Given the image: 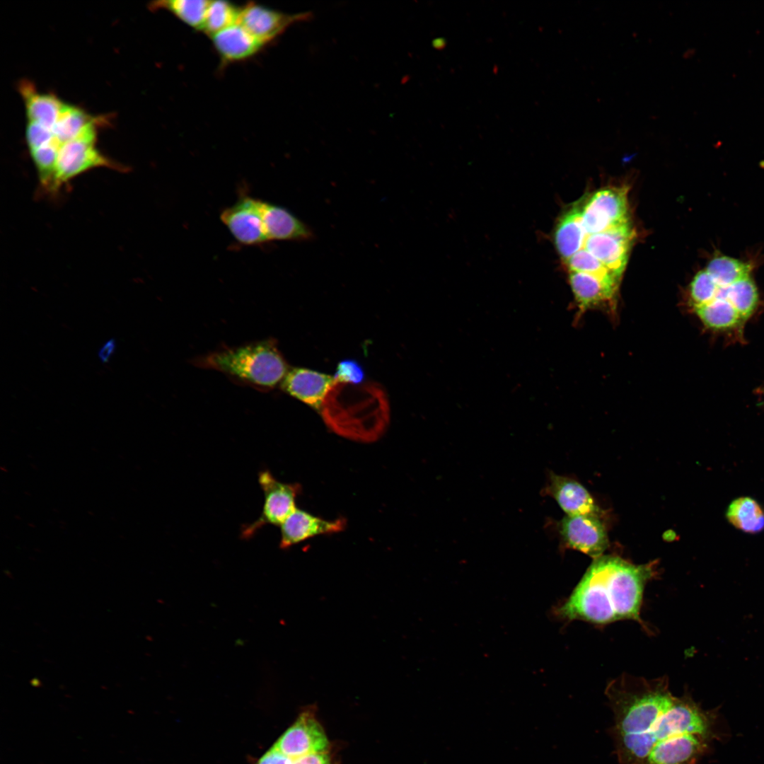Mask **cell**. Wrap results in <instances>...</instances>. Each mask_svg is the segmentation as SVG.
I'll return each mask as SVG.
<instances>
[{"label":"cell","mask_w":764,"mask_h":764,"mask_svg":"<svg viewBox=\"0 0 764 764\" xmlns=\"http://www.w3.org/2000/svg\"><path fill=\"white\" fill-rule=\"evenodd\" d=\"M716 719L714 710H703L689 695L675 696L646 735L615 746L618 762L641 764L656 743L680 734H700L712 741L718 738L714 729Z\"/></svg>","instance_id":"obj_5"},{"label":"cell","mask_w":764,"mask_h":764,"mask_svg":"<svg viewBox=\"0 0 764 764\" xmlns=\"http://www.w3.org/2000/svg\"><path fill=\"white\" fill-rule=\"evenodd\" d=\"M294 760L273 746L255 764H293Z\"/></svg>","instance_id":"obj_32"},{"label":"cell","mask_w":764,"mask_h":764,"mask_svg":"<svg viewBox=\"0 0 764 764\" xmlns=\"http://www.w3.org/2000/svg\"><path fill=\"white\" fill-rule=\"evenodd\" d=\"M581 220L586 234L602 232L629 221L627 187L603 188L585 202H581Z\"/></svg>","instance_id":"obj_8"},{"label":"cell","mask_w":764,"mask_h":764,"mask_svg":"<svg viewBox=\"0 0 764 764\" xmlns=\"http://www.w3.org/2000/svg\"><path fill=\"white\" fill-rule=\"evenodd\" d=\"M25 138L29 151L54 141H59L52 129L37 122L29 121L25 130Z\"/></svg>","instance_id":"obj_31"},{"label":"cell","mask_w":764,"mask_h":764,"mask_svg":"<svg viewBox=\"0 0 764 764\" xmlns=\"http://www.w3.org/2000/svg\"><path fill=\"white\" fill-rule=\"evenodd\" d=\"M241 8L225 1H209L202 30L210 36L239 21Z\"/></svg>","instance_id":"obj_28"},{"label":"cell","mask_w":764,"mask_h":764,"mask_svg":"<svg viewBox=\"0 0 764 764\" xmlns=\"http://www.w3.org/2000/svg\"><path fill=\"white\" fill-rule=\"evenodd\" d=\"M18 91L24 100L29 122L52 129L64 104L52 93H42L28 81H21Z\"/></svg>","instance_id":"obj_21"},{"label":"cell","mask_w":764,"mask_h":764,"mask_svg":"<svg viewBox=\"0 0 764 764\" xmlns=\"http://www.w3.org/2000/svg\"><path fill=\"white\" fill-rule=\"evenodd\" d=\"M634 237L635 231L629 221L602 232L584 233L581 250L593 255L620 280Z\"/></svg>","instance_id":"obj_9"},{"label":"cell","mask_w":764,"mask_h":764,"mask_svg":"<svg viewBox=\"0 0 764 764\" xmlns=\"http://www.w3.org/2000/svg\"><path fill=\"white\" fill-rule=\"evenodd\" d=\"M562 545L584 552L594 560L603 555L608 546L606 528L598 514L567 516L557 525Z\"/></svg>","instance_id":"obj_10"},{"label":"cell","mask_w":764,"mask_h":764,"mask_svg":"<svg viewBox=\"0 0 764 764\" xmlns=\"http://www.w3.org/2000/svg\"><path fill=\"white\" fill-rule=\"evenodd\" d=\"M760 392L762 393L763 400V403H764V387L761 389Z\"/></svg>","instance_id":"obj_34"},{"label":"cell","mask_w":764,"mask_h":764,"mask_svg":"<svg viewBox=\"0 0 764 764\" xmlns=\"http://www.w3.org/2000/svg\"><path fill=\"white\" fill-rule=\"evenodd\" d=\"M262 200L244 196L224 209L220 218L238 243L260 245L268 242L264 230Z\"/></svg>","instance_id":"obj_12"},{"label":"cell","mask_w":764,"mask_h":764,"mask_svg":"<svg viewBox=\"0 0 764 764\" xmlns=\"http://www.w3.org/2000/svg\"><path fill=\"white\" fill-rule=\"evenodd\" d=\"M335 381L332 376L296 367L289 369L280 386L289 395L319 411Z\"/></svg>","instance_id":"obj_13"},{"label":"cell","mask_w":764,"mask_h":764,"mask_svg":"<svg viewBox=\"0 0 764 764\" xmlns=\"http://www.w3.org/2000/svg\"><path fill=\"white\" fill-rule=\"evenodd\" d=\"M97 125L87 129L79 137L62 144L59 149L52 193L64 184L91 169L106 167L124 169L96 148Z\"/></svg>","instance_id":"obj_6"},{"label":"cell","mask_w":764,"mask_h":764,"mask_svg":"<svg viewBox=\"0 0 764 764\" xmlns=\"http://www.w3.org/2000/svg\"><path fill=\"white\" fill-rule=\"evenodd\" d=\"M705 270L718 286H726L750 276L751 266L729 256L717 255L709 262Z\"/></svg>","instance_id":"obj_27"},{"label":"cell","mask_w":764,"mask_h":764,"mask_svg":"<svg viewBox=\"0 0 764 764\" xmlns=\"http://www.w3.org/2000/svg\"><path fill=\"white\" fill-rule=\"evenodd\" d=\"M232 379L260 390L280 385L289 370L274 340H265L238 347H225L195 361Z\"/></svg>","instance_id":"obj_4"},{"label":"cell","mask_w":764,"mask_h":764,"mask_svg":"<svg viewBox=\"0 0 764 764\" xmlns=\"http://www.w3.org/2000/svg\"><path fill=\"white\" fill-rule=\"evenodd\" d=\"M258 482L264 504L259 518L242 527L241 538L244 540L253 538L265 525L281 526L296 509V499L301 492L299 484L279 482L268 470L259 473Z\"/></svg>","instance_id":"obj_7"},{"label":"cell","mask_w":764,"mask_h":764,"mask_svg":"<svg viewBox=\"0 0 764 764\" xmlns=\"http://www.w3.org/2000/svg\"><path fill=\"white\" fill-rule=\"evenodd\" d=\"M711 740L695 734H683L656 743L641 764H698Z\"/></svg>","instance_id":"obj_15"},{"label":"cell","mask_w":764,"mask_h":764,"mask_svg":"<svg viewBox=\"0 0 764 764\" xmlns=\"http://www.w3.org/2000/svg\"><path fill=\"white\" fill-rule=\"evenodd\" d=\"M725 518L734 528L748 534L764 531V507L749 496L733 499L726 509Z\"/></svg>","instance_id":"obj_24"},{"label":"cell","mask_w":764,"mask_h":764,"mask_svg":"<svg viewBox=\"0 0 764 764\" xmlns=\"http://www.w3.org/2000/svg\"><path fill=\"white\" fill-rule=\"evenodd\" d=\"M569 283L579 307L585 310L614 299L618 285L597 276L569 272Z\"/></svg>","instance_id":"obj_22"},{"label":"cell","mask_w":764,"mask_h":764,"mask_svg":"<svg viewBox=\"0 0 764 764\" xmlns=\"http://www.w3.org/2000/svg\"><path fill=\"white\" fill-rule=\"evenodd\" d=\"M543 495L552 497L567 516L597 514L593 497L579 482L549 471Z\"/></svg>","instance_id":"obj_17"},{"label":"cell","mask_w":764,"mask_h":764,"mask_svg":"<svg viewBox=\"0 0 764 764\" xmlns=\"http://www.w3.org/2000/svg\"><path fill=\"white\" fill-rule=\"evenodd\" d=\"M209 1L168 0L156 1L153 8L168 10L183 23L198 30H202Z\"/></svg>","instance_id":"obj_26"},{"label":"cell","mask_w":764,"mask_h":764,"mask_svg":"<svg viewBox=\"0 0 764 764\" xmlns=\"http://www.w3.org/2000/svg\"><path fill=\"white\" fill-rule=\"evenodd\" d=\"M712 301L731 307L746 323L758 312L760 307L758 287L750 276L729 286L717 285L715 295L710 302Z\"/></svg>","instance_id":"obj_20"},{"label":"cell","mask_w":764,"mask_h":764,"mask_svg":"<svg viewBox=\"0 0 764 764\" xmlns=\"http://www.w3.org/2000/svg\"><path fill=\"white\" fill-rule=\"evenodd\" d=\"M655 562L635 565L620 557L594 560L572 592L555 606L557 619L606 625L620 620L642 624L640 610L647 583L656 576Z\"/></svg>","instance_id":"obj_1"},{"label":"cell","mask_w":764,"mask_h":764,"mask_svg":"<svg viewBox=\"0 0 764 764\" xmlns=\"http://www.w3.org/2000/svg\"><path fill=\"white\" fill-rule=\"evenodd\" d=\"M717 284L707 272L699 271L693 278L689 286V304L692 310L710 302L716 293Z\"/></svg>","instance_id":"obj_29"},{"label":"cell","mask_w":764,"mask_h":764,"mask_svg":"<svg viewBox=\"0 0 764 764\" xmlns=\"http://www.w3.org/2000/svg\"><path fill=\"white\" fill-rule=\"evenodd\" d=\"M584 238L581 202H577L562 214L555 230V246L565 262L581 250Z\"/></svg>","instance_id":"obj_23"},{"label":"cell","mask_w":764,"mask_h":764,"mask_svg":"<svg viewBox=\"0 0 764 764\" xmlns=\"http://www.w3.org/2000/svg\"><path fill=\"white\" fill-rule=\"evenodd\" d=\"M345 525L344 519L326 520L296 508L280 526L279 548L286 550L319 535L339 533Z\"/></svg>","instance_id":"obj_16"},{"label":"cell","mask_w":764,"mask_h":764,"mask_svg":"<svg viewBox=\"0 0 764 764\" xmlns=\"http://www.w3.org/2000/svg\"><path fill=\"white\" fill-rule=\"evenodd\" d=\"M262 213L266 238L271 241H307L313 230L287 209L262 201Z\"/></svg>","instance_id":"obj_18"},{"label":"cell","mask_w":764,"mask_h":764,"mask_svg":"<svg viewBox=\"0 0 764 764\" xmlns=\"http://www.w3.org/2000/svg\"><path fill=\"white\" fill-rule=\"evenodd\" d=\"M605 693L613 713L610 732L614 744L646 735L675 698L667 678L628 675L611 681Z\"/></svg>","instance_id":"obj_2"},{"label":"cell","mask_w":764,"mask_h":764,"mask_svg":"<svg viewBox=\"0 0 764 764\" xmlns=\"http://www.w3.org/2000/svg\"><path fill=\"white\" fill-rule=\"evenodd\" d=\"M216 51L226 62L250 58L264 45L239 23L210 36Z\"/></svg>","instance_id":"obj_19"},{"label":"cell","mask_w":764,"mask_h":764,"mask_svg":"<svg viewBox=\"0 0 764 764\" xmlns=\"http://www.w3.org/2000/svg\"><path fill=\"white\" fill-rule=\"evenodd\" d=\"M115 347V342L113 339L107 341L98 352V357L102 362H107L112 354Z\"/></svg>","instance_id":"obj_33"},{"label":"cell","mask_w":764,"mask_h":764,"mask_svg":"<svg viewBox=\"0 0 764 764\" xmlns=\"http://www.w3.org/2000/svg\"><path fill=\"white\" fill-rule=\"evenodd\" d=\"M104 120L93 117L83 109L64 103L52 130L62 145L79 137L92 125H103Z\"/></svg>","instance_id":"obj_25"},{"label":"cell","mask_w":764,"mask_h":764,"mask_svg":"<svg viewBox=\"0 0 764 764\" xmlns=\"http://www.w3.org/2000/svg\"><path fill=\"white\" fill-rule=\"evenodd\" d=\"M272 746L295 760L310 754L328 751L329 741L314 714L306 710Z\"/></svg>","instance_id":"obj_11"},{"label":"cell","mask_w":764,"mask_h":764,"mask_svg":"<svg viewBox=\"0 0 764 764\" xmlns=\"http://www.w3.org/2000/svg\"><path fill=\"white\" fill-rule=\"evenodd\" d=\"M308 13L286 14L256 4L241 8L238 23L264 45L281 35L294 22L306 20Z\"/></svg>","instance_id":"obj_14"},{"label":"cell","mask_w":764,"mask_h":764,"mask_svg":"<svg viewBox=\"0 0 764 764\" xmlns=\"http://www.w3.org/2000/svg\"><path fill=\"white\" fill-rule=\"evenodd\" d=\"M333 376L337 381L359 385L364 381L365 373L356 360L346 359L337 364Z\"/></svg>","instance_id":"obj_30"},{"label":"cell","mask_w":764,"mask_h":764,"mask_svg":"<svg viewBox=\"0 0 764 764\" xmlns=\"http://www.w3.org/2000/svg\"><path fill=\"white\" fill-rule=\"evenodd\" d=\"M339 383L346 397H343L335 384L332 388L345 402L329 391L321 408L326 424L336 433L349 439L359 441L377 439L388 420V403L383 391L374 384L356 387L349 383V396L346 383Z\"/></svg>","instance_id":"obj_3"},{"label":"cell","mask_w":764,"mask_h":764,"mask_svg":"<svg viewBox=\"0 0 764 764\" xmlns=\"http://www.w3.org/2000/svg\"><path fill=\"white\" fill-rule=\"evenodd\" d=\"M293 764H299L297 762L294 761Z\"/></svg>","instance_id":"obj_35"}]
</instances>
